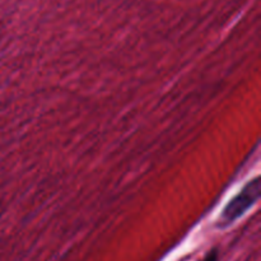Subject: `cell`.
<instances>
[{"instance_id": "cell-2", "label": "cell", "mask_w": 261, "mask_h": 261, "mask_svg": "<svg viewBox=\"0 0 261 261\" xmlns=\"http://www.w3.org/2000/svg\"><path fill=\"white\" fill-rule=\"evenodd\" d=\"M203 261H218V254H217V251H212Z\"/></svg>"}, {"instance_id": "cell-1", "label": "cell", "mask_w": 261, "mask_h": 261, "mask_svg": "<svg viewBox=\"0 0 261 261\" xmlns=\"http://www.w3.org/2000/svg\"><path fill=\"white\" fill-rule=\"evenodd\" d=\"M260 196V182L259 178H255V180L250 181L246 186L244 188V190L231 201V203L227 205V208L224 209L223 214L221 217V221H219V226L226 227L229 226L231 223H233L236 219H239L240 217L244 216L257 200H259Z\"/></svg>"}]
</instances>
